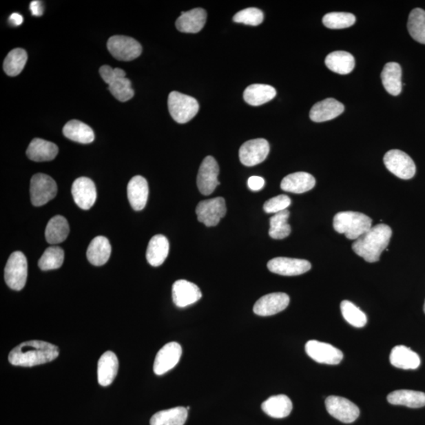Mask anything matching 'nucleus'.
<instances>
[{
    "mask_svg": "<svg viewBox=\"0 0 425 425\" xmlns=\"http://www.w3.org/2000/svg\"><path fill=\"white\" fill-rule=\"evenodd\" d=\"M59 355L58 346L48 342L31 340L16 346L8 357L11 365L32 367L51 362Z\"/></svg>",
    "mask_w": 425,
    "mask_h": 425,
    "instance_id": "nucleus-1",
    "label": "nucleus"
},
{
    "mask_svg": "<svg viewBox=\"0 0 425 425\" xmlns=\"http://www.w3.org/2000/svg\"><path fill=\"white\" fill-rule=\"evenodd\" d=\"M393 231L388 225L379 224L356 240L352 249L368 262L380 260L382 252L388 247Z\"/></svg>",
    "mask_w": 425,
    "mask_h": 425,
    "instance_id": "nucleus-2",
    "label": "nucleus"
},
{
    "mask_svg": "<svg viewBox=\"0 0 425 425\" xmlns=\"http://www.w3.org/2000/svg\"><path fill=\"white\" fill-rule=\"evenodd\" d=\"M372 219L367 215L353 211L335 214L333 227L338 233L344 234L346 238L356 240L372 228Z\"/></svg>",
    "mask_w": 425,
    "mask_h": 425,
    "instance_id": "nucleus-3",
    "label": "nucleus"
},
{
    "mask_svg": "<svg viewBox=\"0 0 425 425\" xmlns=\"http://www.w3.org/2000/svg\"><path fill=\"white\" fill-rule=\"evenodd\" d=\"M168 107L171 117L176 123L185 124L198 114L200 104L195 98L174 91L169 95Z\"/></svg>",
    "mask_w": 425,
    "mask_h": 425,
    "instance_id": "nucleus-4",
    "label": "nucleus"
},
{
    "mask_svg": "<svg viewBox=\"0 0 425 425\" xmlns=\"http://www.w3.org/2000/svg\"><path fill=\"white\" fill-rule=\"evenodd\" d=\"M28 276L27 259L23 253H11L4 270L6 283L10 289L21 291L24 289Z\"/></svg>",
    "mask_w": 425,
    "mask_h": 425,
    "instance_id": "nucleus-5",
    "label": "nucleus"
},
{
    "mask_svg": "<svg viewBox=\"0 0 425 425\" xmlns=\"http://www.w3.org/2000/svg\"><path fill=\"white\" fill-rule=\"evenodd\" d=\"M58 187L51 176L37 174L32 176L30 182V197L33 206L41 207L56 196Z\"/></svg>",
    "mask_w": 425,
    "mask_h": 425,
    "instance_id": "nucleus-6",
    "label": "nucleus"
},
{
    "mask_svg": "<svg viewBox=\"0 0 425 425\" xmlns=\"http://www.w3.org/2000/svg\"><path fill=\"white\" fill-rule=\"evenodd\" d=\"M385 167L399 178L410 180L416 174V165L408 154L400 150H391L384 157Z\"/></svg>",
    "mask_w": 425,
    "mask_h": 425,
    "instance_id": "nucleus-7",
    "label": "nucleus"
},
{
    "mask_svg": "<svg viewBox=\"0 0 425 425\" xmlns=\"http://www.w3.org/2000/svg\"><path fill=\"white\" fill-rule=\"evenodd\" d=\"M110 54L119 61L134 60L142 53L141 44L135 39L125 36H114L107 42Z\"/></svg>",
    "mask_w": 425,
    "mask_h": 425,
    "instance_id": "nucleus-8",
    "label": "nucleus"
},
{
    "mask_svg": "<svg viewBox=\"0 0 425 425\" xmlns=\"http://www.w3.org/2000/svg\"><path fill=\"white\" fill-rule=\"evenodd\" d=\"M325 406L331 416L343 423L354 422L360 415V408L343 397L329 396L325 400Z\"/></svg>",
    "mask_w": 425,
    "mask_h": 425,
    "instance_id": "nucleus-9",
    "label": "nucleus"
},
{
    "mask_svg": "<svg viewBox=\"0 0 425 425\" xmlns=\"http://www.w3.org/2000/svg\"><path fill=\"white\" fill-rule=\"evenodd\" d=\"M226 211L227 209L222 197L201 201L196 209L198 222L203 223L207 227L218 225L220 220L225 216Z\"/></svg>",
    "mask_w": 425,
    "mask_h": 425,
    "instance_id": "nucleus-10",
    "label": "nucleus"
},
{
    "mask_svg": "<svg viewBox=\"0 0 425 425\" xmlns=\"http://www.w3.org/2000/svg\"><path fill=\"white\" fill-rule=\"evenodd\" d=\"M218 164L212 156L204 158L197 176V186L203 196H209L220 185Z\"/></svg>",
    "mask_w": 425,
    "mask_h": 425,
    "instance_id": "nucleus-11",
    "label": "nucleus"
},
{
    "mask_svg": "<svg viewBox=\"0 0 425 425\" xmlns=\"http://www.w3.org/2000/svg\"><path fill=\"white\" fill-rule=\"evenodd\" d=\"M306 352L313 361L326 365H338L343 360L344 354L333 345L317 340L308 341Z\"/></svg>",
    "mask_w": 425,
    "mask_h": 425,
    "instance_id": "nucleus-12",
    "label": "nucleus"
},
{
    "mask_svg": "<svg viewBox=\"0 0 425 425\" xmlns=\"http://www.w3.org/2000/svg\"><path fill=\"white\" fill-rule=\"evenodd\" d=\"M269 153V145L267 140L248 141L240 148V160L246 167H255L266 160Z\"/></svg>",
    "mask_w": 425,
    "mask_h": 425,
    "instance_id": "nucleus-13",
    "label": "nucleus"
},
{
    "mask_svg": "<svg viewBox=\"0 0 425 425\" xmlns=\"http://www.w3.org/2000/svg\"><path fill=\"white\" fill-rule=\"evenodd\" d=\"M267 267L270 272L291 277L308 272L311 269V264L303 259L279 257L270 260Z\"/></svg>",
    "mask_w": 425,
    "mask_h": 425,
    "instance_id": "nucleus-14",
    "label": "nucleus"
},
{
    "mask_svg": "<svg viewBox=\"0 0 425 425\" xmlns=\"http://www.w3.org/2000/svg\"><path fill=\"white\" fill-rule=\"evenodd\" d=\"M182 355L181 346L176 342L165 344L158 354L154 362V372L158 376L167 373L178 365Z\"/></svg>",
    "mask_w": 425,
    "mask_h": 425,
    "instance_id": "nucleus-15",
    "label": "nucleus"
},
{
    "mask_svg": "<svg viewBox=\"0 0 425 425\" xmlns=\"http://www.w3.org/2000/svg\"><path fill=\"white\" fill-rule=\"evenodd\" d=\"M289 296L282 292L268 294L256 302L253 311L258 316H272L284 311L289 305Z\"/></svg>",
    "mask_w": 425,
    "mask_h": 425,
    "instance_id": "nucleus-16",
    "label": "nucleus"
},
{
    "mask_svg": "<svg viewBox=\"0 0 425 425\" xmlns=\"http://www.w3.org/2000/svg\"><path fill=\"white\" fill-rule=\"evenodd\" d=\"M72 196L77 206L87 211L96 201V185L91 179L85 176L77 178L72 185Z\"/></svg>",
    "mask_w": 425,
    "mask_h": 425,
    "instance_id": "nucleus-17",
    "label": "nucleus"
},
{
    "mask_svg": "<svg viewBox=\"0 0 425 425\" xmlns=\"http://www.w3.org/2000/svg\"><path fill=\"white\" fill-rule=\"evenodd\" d=\"M173 301L180 308L194 304L202 298L198 287L185 280H176L173 285Z\"/></svg>",
    "mask_w": 425,
    "mask_h": 425,
    "instance_id": "nucleus-18",
    "label": "nucleus"
},
{
    "mask_svg": "<svg viewBox=\"0 0 425 425\" xmlns=\"http://www.w3.org/2000/svg\"><path fill=\"white\" fill-rule=\"evenodd\" d=\"M344 112L343 103L333 98H329L313 105L310 118L314 123H324L338 118Z\"/></svg>",
    "mask_w": 425,
    "mask_h": 425,
    "instance_id": "nucleus-19",
    "label": "nucleus"
},
{
    "mask_svg": "<svg viewBox=\"0 0 425 425\" xmlns=\"http://www.w3.org/2000/svg\"><path fill=\"white\" fill-rule=\"evenodd\" d=\"M207 21V12L203 8H195L182 12L176 21V27L181 32L197 33L203 30Z\"/></svg>",
    "mask_w": 425,
    "mask_h": 425,
    "instance_id": "nucleus-20",
    "label": "nucleus"
},
{
    "mask_svg": "<svg viewBox=\"0 0 425 425\" xmlns=\"http://www.w3.org/2000/svg\"><path fill=\"white\" fill-rule=\"evenodd\" d=\"M127 192L132 209L136 211H142L146 206L149 195L147 180L142 176H134L129 182Z\"/></svg>",
    "mask_w": 425,
    "mask_h": 425,
    "instance_id": "nucleus-21",
    "label": "nucleus"
},
{
    "mask_svg": "<svg viewBox=\"0 0 425 425\" xmlns=\"http://www.w3.org/2000/svg\"><path fill=\"white\" fill-rule=\"evenodd\" d=\"M118 360L112 351L105 352L98 362V382L103 387L112 384L118 371Z\"/></svg>",
    "mask_w": 425,
    "mask_h": 425,
    "instance_id": "nucleus-22",
    "label": "nucleus"
},
{
    "mask_svg": "<svg viewBox=\"0 0 425 425\" xmlns=\"http://www.w3.org/2000/svg\"><path fill=\"white\" fill-rule=\"evenodd\" d=\"M316 180L308 173L298 172L289 174L281 181L280 187L284 191L302 194L313 189Z\"/></svg>",
    "mask_w": 425,
    "mask_h": 425,
    "instance_id": "nucleus-23",
    "label": "nucleus"
},
{
    "mask_svg": "<svg viewBox=\"0 0 425 425\" xmlns=\"http://www.w3.org/2000/svg\"><path fill=\"white\" fill-rule=\"evenodd\" d=\"M59 147L54 143L36 138L28 147L26 154L32 161L48 162L57 156Z\"/></svg>",
    "mask_w": 425,
    "mask_h": 425,
    "instance_id": "nucleus-24",
    "label": "nucleus"
},
{
    "mask_svg": "<svg viewBox=\"0 0 425 425\" xmlns=\"http://www.w3.org/2000/svg\"><path fill=\"white\" fill-rule=\"evenodd\" d=\"M110 255H112V245L106 237H95L87 247V260L93 266H103L108 262Z\"/></svg>",
    "mask_w": 425,
    "mask_h": 425,
    "instance_id": "nucleus-25",
    "label": "nucleus"
},
{
    "mask_svg": "<svg viewBox=\"0 0 425 425\" xmlns=\"http://www.w3.org/2000/svg\"><path fill=\"white\" fill-rule=\"evenodd\" d=\"M390 362L393 366L406 369H417L421 365V358L416 352L404 345L396 346L391 352Z\"/></svg>",
    "mask_w": 425,
    "mask_h": 425,
    "instance_id": "nucleus-26",
    "label": "nucleus"
},
{
    "mask_svg": "<svg viewBox=\"0 0 425 425\" xmlns=\"http://www.w3.org/2000/svg\"><path fill=\"white\" fill-rule=\"evenodd\" d=\"M169 244L167 237L156 235L149 242L146 257L151 266L158 267L163 264L168 257Z\"/></svg>",
    "mask_w": 425,
    "mask_h": 425,
    "instance_id": "nucleus-27",
    "label": "nucleus"
},
{
    "mask_svg": "<svg viewBox=\"0 0 425 425\" xmlns=\"http://www.w3.org/2000/svg\"><path fill=\"white\" fill-rule=\"evenodd\" d=\"M293 408L292 402L288 396L278 395L270 397L262 404L265 413L273 418H284L290 415Z\"/></svg>",
    "mask_w": 425,
    "mask_h": 425,
    "instance_id": "nucleus-28",
    "label": "nucleus"
},
{
    "mask_svg": "<svg viewBox=\"0 0 425 425\" xmlns=\"http://www.w3.org/2000/svg\"><path fill=\"white\" fill-rule=\"evenodd\" d=\"M325 65L334 73L345 75L351 73L354 70L355 61L349 52L338 51L328 55L325 59Z\"/></svg>",
    "mask_w": 425,
    "mask_h": 425,
    "instance_id": "nucleus-29",
    "label": "nucleus"
},
{
    "mask_svg": "<svg viewBox=\"0 0 425 425\" xmlns=\"http://www.w3.org/2000/svg\"><path fill=\"white\" fill-rule=\"evenodd\" d=\"M383 85L390 95L397 96L402 92V68L399 63H388L382 73Z\"/></svg>",
    "mask_w": 425,
    "mask_h": 425,
    "instance_id": "nucleus-30",
    "label": "nucleus"
},
{
    "mask_svg": "<svg viewBox=\"0 0 425 425\" xmlns=\"http://www.w3.org/2000/svg\"><path fill=\"white\" fill-rule=\"evenodd\" d=\"M277 95V91L268 85L255 84L248 86L244 92L246 103L251 106H261L267 103Z\"/></svg>",
    "mask_w": 425,
    "mask_h": 425,
    "instance_id": "nucleus-31",
    "label": "nucleus"
},
{
    "mask_svg": "<svg viewBox=\"0 0 425 425\" xmlns=\"http://www.w3.org/2000/svg\"><path fill=\"white\" fill-rule=\"evenodd\" d=\"M389 404L410 408L425 406V393L412 390H398L388 395Z\"/></svg>",
    "mask_w": 425,
    "mask_h": 425,
    "instance_id": "nucleus-32",
    "label": "nucleus"
},
{
    "mask_svg": "<svg viewBox=\"0 0 425 425\" xmlns=\"http://www.w3.org/2000/svg\"><path fill=\"white\" fill-rule=\"evenodd\" d=\"M63 132L64 136L70 141L84 145L91 143L95 140V134L91 127L80 121H70L65 125Z\"/></svg>",
    "mask_w": 425,
    "mask_h": 425,
    "instance_id": "nucleus-33",
    "label": "nucleus"
},
{
    "mask_svg": "<svg viewBox=\"0 0 425 425\" xmlns=\"http://www.w3.org/2000/svg\"><path fill=\"white\" fill-rule=\"evenodd\" d=\"M69 233L68 220L58 215L49 220L45 230V238L49 244L58 245L68 238Z\"/></svg>",
    "mask_w": 425,
    "mask_h": 425,
    "instance_id": "nucleus-34",
    "label": "nucleus"
},
{
    "mask_svg": "<svg viewBox=\"0 0 425 425\" xmlns=\"http://www.w3.org/2000/svg\"><path fill=\"white\" fill-rule=\"evenodd\" d=\"M187 418V410L185 407L159 411L151 418V425H184Z\"/></svg>",
    "mask_w": 425,
    "mask_h": 425,
    "instance_id": "nucleus-35",
    "label": "nucleus"
},
{
    "mask_svg": "<svg viewBox=\"0 0 425 425\" xmlns=\"http://www.w3.org/2000/svg\"><path fill=\"white\" fill-rule=\"evenodd\" d=\"M290 212L288 209L275 214L270 218V229L269 234L274 240H282L291 234V229L288 223Z\"/></svg>",
    "mask_w": 425,
    "mask_h": 425,
    "instance_id": "nucleus-36",
    "label": "nucleus"
},
{
    "mask_svg": "<svg viewBox=\"0 0 425 425\" xmlns=\"http://www.w3.org/2000/svg\"><path fill=\"white\" fill-rule=\"evenodd\" d=\"M28 55L24 49L15 48L10 52L3 63L5 73L10 76L20 74L27 62Z\"/></svg>",
    "mask_w": 425,
    "mask_h": 425,
    "instance_id": "nucleus-37",
    "label": "nucleus"
},
{
    "mask_svg": "<svg viewBox=\"0 0 425 425\" xmlns=\"http://www.w3.org/2000/svg\"><path fill=\"white\" fill-rule=\"evenodd\" d=\"M408 31L413 40L425 44V11L421 8L413 9L407 24Z\"/></svg>",
    "mask_w": 425,
    "mask_h": 425,
    "instance_id": "nucleus-38",
    "label": "nucleus"
},
{
    "mask_svg": "<svg viewBox=\"0 0 425 425\" xmlns=\"http://www.w3.org/2000/svg\"><path fill=\"white\" fill-rule=\"evenodd\" d=\"M64 251L59 247H50L43 252L38 262V266L43 271L57 269L63 266Z\"/></svg>",
    "mask_w": 425,
    "mask_h": 425,
    "instance_id": "nucleus-39",
    "label": "nucleus"
},
{
    "mask_svg": "<svg viewBox=\"0 0 425 425\" xmlns=\"http://www.w3.org/2000/svg\"><path fill=\"white\" fill-rule=\"evenodd\" d=\"M340 310L342 315H343L346 321L352 325V326L355 328L366 326L367 323L366 313L356 307L354 303L344 300L341 302Z\"/></svg>",
    "mask_w": 425,
    "mask_h": 425,
    "instance_id": "nucleus-40",
    "label": "nucleus"
},
{
    "mask_svg": "<svg viewBox=\"0 0 425 425\" xmlns=\"http://www.w3.org/2000/svg\"><path fill=\"white\" fill-rule=\"evenodd\" d=\"M355 21L354 14L345 12L329 13L322 19L324 26L331 30L346 29L354 25Z\"/></svg>",
    "mask_w": 425,
    "mask_h": 425,
    "instance_id": "nucleus-41",
    "label": "nucleus"
},
{
    "mask_svg": "<svg viewBox=\"0 0 425 425\" xmlns=\"http://www.w3.org/2000/svg\"><path fill=\"white\" fill-rule=\"evenodd\" d=\"M108 90L121 102L129 101L134 96V90H132V83L126 77H119V79L110 83Z\"/></svg>",
    "mask_w": 425,
    "mask_h": 425,
    "instance_id": "nucleus-42",
    "label": "nucleus"
},
{
    "mask_svg": "<svg viewBox=\"0 0 425 425\" xmlns=\"http://www.w3.org/2000/svg\"><path fill=\"white\" fill-rule=\"evenodd\" d=\"M264 14L261 10L255 8L242 10L234 17V21L237 23L257 26L262 24Z\"/></svg>",
    "mask_w": 425,
    "mask_h": 425,
    "instance_id": "nucleus-43",
    "label": "nucleus"
},
{
    "mask_svg": "<svg viewBox=\"0 0 425 425\" xmlns=\"http://www.w3.org/2000/svg\"><path fill=\"white\" fill-rule=\"evenodd\" d=\"M291 203V198L288 196L280 195L265 203L263 209L267 214H278L288 209Z\"/></svg>",
    "mask_w": 425,
    "mask_h": 425,
    "instance_id": "nucleus-44",
    "label": "nucleus"
},
{
    "mask_svg": "<svg viewBox=\"0 0 425 425\" xmlns=\"http://www.w3.org/2000/svg\"><path fill=\"white\" fill-rule=\"evenodd\" d=\"M99 74H101L104 82H106L109 85L110 83L114 80L119 79V77H125V72L120 68H112L110 65H103L99 69Z\"/></svg>",
    "mask_w": 425,
    "mask_h": 425,
    "instance_id": "nucleus-45",
    "label": "nucleus"
},
{
    "mask_svg": "<svg viewBox=\"0 0 425 425\" xmlns=\"http://www.w3.org/2000/svg\"><path fill=\"white\" fill-rule=\"evenodd\" d=\"M265 185V180L261 176H253L248 179V187L253 191H260Z\"/></svg>",
    "mask_w": 425,
    "mask_h": 425,
    "instance_id": "nucleus-46",
    "label": "nucleus"
},
{
    "mask_svg": "<svg viewBox=\"0 0 425 425\" xmlns=\"http://www.w3.org/2000/svg\"><path fill=\"white\" fill-rule=\"evenodd\" d=\"M32 14L35 16L43 14V5L41 1H32L30 4Z\"/></svg>",
    "mask_w": 425,
    "mask_h": 425,
    "instance_id": "nucleus-47",
    "label": "nucleus"
},
{
    "mask_svg": "<svg viewBox=\"0 0 425 425\" xmlns=\"http://www.w3.org/2000/svg\"><path fill=\"white\" fill-rule=\"evenodd\" d=\"M10 21L11 24L18 26L22 24V22H23V18H22L21 15L15 13L10 15Z\"/></svg>",
    "mask_w": 425,
    "mask_h": 425,
    "instance_id": "nucleus-48",
    "label": "nucleus"
},
{
    "mask_svg": "<svg viewBox=\"0 0 425 425\" xmlns=\"http://www.w3.org/2000/svg\"><path fill=\"white\" fill-rule=\"evenodd\" d=\"M424 311L425 313V302H424Z\"/></svg>",
    "mask_w": 425,
    "mask_h": 425,
    "instance_id": "nucleus-49",
    "label": "nucleus"
}]
</instances>
